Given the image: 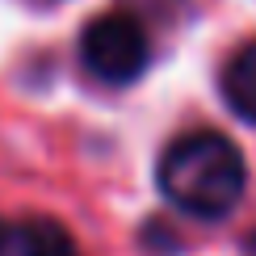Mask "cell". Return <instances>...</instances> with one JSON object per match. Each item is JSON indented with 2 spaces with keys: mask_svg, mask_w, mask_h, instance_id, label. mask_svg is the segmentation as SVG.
I'll return each mask as SVG.
<instances>
[{
  "mask_svg": "<svg viewBox=\"0 0 256 256\" xmlns=\"http://www.w3.org/2000/svg\"><path fill=\"white\" fill-rule=\"evenodd\" d=\"M156 185L168 198V206L194 218H227L244 202L248 164L227 134L185 130L164 147L156 164Z\"/></svg>",
  "mask_w": 256,
  "mask_h": 256,
  "instance_id": "obj_1",
  "label": "cell"
},
{
  "mask_svg": "<svg viewBox=\"0 0 256 256\" xmlns=\"http://www.w3.org/2000/svg\"><path fill=\"white\" fill-rule=\"evenodd\" d=\"M80 63L88 76L101 84H134L152 63V42L147 30L138 26L130 13H101L84 26L80 34Z\"/></svg>",
  "mask_w": 256,
  "mask_h": 256,
  "instance_id": "obj_2",
  "label": "cell"
},
{
  "mask_svg": "<svg viewBox=\"0 0 256 256\" xmlns=\"http://www.w3.org/2000/svg\"><path fill=\"white\" fill-rule=\"evenodd\" d=\"M222 101L231 105V114L256 126V38L244 42L222 68Z\"/></svg>",
  "mask_w": 256,
  "mask_h": 256,
  "instance_id": "obj_3",
  "label": "cell"
},
{
  "mask_svg": "<svg viewBox=\"0 0 256 256\" xmlns=\"http://www.w3.org/2000/svg\"><path fill=\"white\" fill-rule=\"evenodd\" d=\"M17 256H80V248L59 218L34 214L17 222Z\"/></svg>",
  "mask_w": 256,
  "mask_h": 256,
  "instance_id": "obj_4",
  "label": "cell"
},
{
  "mask_svg": "<svg viewBox=\"0 0 256 256\" xmlns=\"http://www.w3.org/2000/svg\"><path fill=\"white\" fill-rule=\"evenodd\" d=\"M0 256H17V227L0 218Z\"/></svg>",
  "mask_w": 256,
  "mask_h": 256,
  "instance_id": "obj_5",
  "label": "cell"
}]
</instances>
